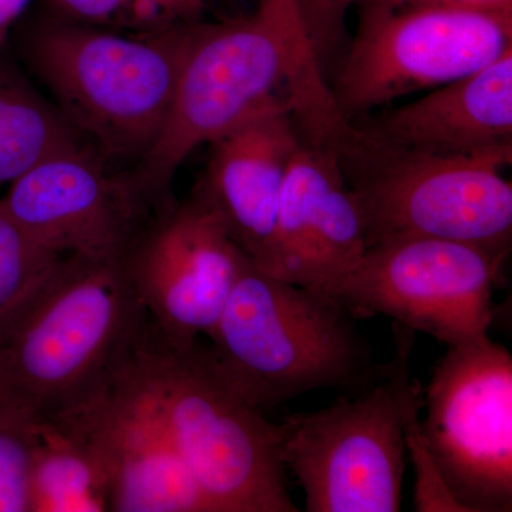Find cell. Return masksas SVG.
<instances>
[{
    "label": "cell",
    "instance_id": "cb8c5ba5",
    "mask_svg": "<svg viewBox=\"0 0 512 512\" xmlns=\"http://www.w3.org/2000/svg\"><path fill=\"white\" fill-rule=\"evenodd\" d=\"M29 0H0V46L5 42L9 29L22 15Z\"/></svg>",
    "mask_w": 512,
    "mask_h": 512
},
{
    "label": "cell",
    "instance_id": "ffe728a7",
    "mask_svg": "<svg viewBox=\"0 0 512 512\" xmlns=\"http://www.w3.org/2000/svg\"><path fill=\"white\" fill-rule=\"evenodd\" d=\"M36 417L0 386V512H29Z\"/></svg>",
    "mask_w": 512,
    "mask_h": 512
},
{
    "label": "cell",
    "instance_id": "2e32d148",
    "mask_svg": "<svg viewBox=\"0 0 512 512\" xmlns=\"http://www.w3.org/2000/svg\"><path fill=\"white\" fill-rule=\"evenodd\" d=\"M363 130L386 146L420 153L512 151V49Z\"/></svg>",
    "mask_w": 512,
    "mask_h": 512
},
{
    "label": "cell",
    "instance_id": "52a82bcc",
    "mask_svg": "<svg viewBox=\"0 0 512 512\" xmlns=\"http://www.w3.org/2000/svg\"><path fill=\"white\" fill-rule=\"evenodd\" d=\"M396 356L353 397L289 414L278 424L281 458L308 512H397L402 508L407 429L419 413L410 382L414 330L394 323Z\"/></svg>",
    "mask_w": 512,
    "mask_h": 512
},
{
    "label": "cell",
    "instance_id": "8992f818",
    "mask_svg": "<svg viewBox=\"0 0 512 512\" xmlns=\"http://www.w3.org/2000/svg\"><path fill=\"white\" fill-rule=\"evenodd\" d=\"M362 214L367 248L440 238L510 254L512 151L446 156L386 146L355 127L336 150Z\"/></svg>",
    "mask_w": 512,
    "mask_h": 512
},
{
    "label": "cell",
    "instance_id": "ba28073f",
    "mask_svg": "<svg viewBox=\"0 0 512 512\" xmlns=\"http://www.w3.org/2000/svg\"><path fill=\"white\" fill-rule=\"evenodd\" d=\"M512 49V10L362 5L333 101L346 120L477 72Z\"/></svg>",
    "mask_w": 512,
    "mask_h": 512
},
{
    "label": "cell",
    "instance_id": "8fae6325",
    "mask_svg": "<svg viewBox=\"0 0 512 512\" xmlns=\"http://www.w3.org/2000/svg\"><path fill=\"white\" fill-rule=\"evenodd\" d=\"M245 256L197 192L140 232L126 266L161 342L185 349L211 332Z\"/></svg>",
    "mask_w": 512,
    "mask_h": 512
},
{
    "label": "cell",
    "instance_id": "9c48e42d",
    "mask_svg": "<svg viewBox=\"0 0 512 512\" xmlns=\"http://www.w3.org/2000/svg\"><path fill=\"white\" fill-rule=\"evenodd\" d=\"M417 437L458 511L512 510V356L490 336L448 346Z\"/></svg>",
    "mask_w": 512,
    "mask_h": 512
},
{
    "label": "cell",
    "instance_id": "5bb4252c",
    "mask_svg": "<svg viewBox=\"0 0 512 512\" xmlns=\"http://www.w3.org/2000/svg\"><path fill=\"white\" fill-rule=\"evenodd\" d=\"M367 251L365 225L335 148L302 136L279 198L274 234L258 268L328 292Z\"/></svg>",
    "mask_w": 512,
    "mask_h": 512
},
{
    "label": "cell",
    "instance_id": "ac0fdd59",
    "mask_svg": "<svg viewBox=\"0 0 512 512\" xmlns=\"http://www.w3.org/2000/svg\"><path fill=\"white\" fill-rule=\"evenodd\" d=\"M83 146L82 136L60 111L0 56V187L47 158Z\"/></svg>",
    "mask_w": 512,
    "mask_h": 512
},
{
    "label": "cell",
    "instance_id": "9a60e30c",
    "mask_svg": "<svg viewBox=\"0 0 512 512\" xmlns=\"http://www.w3.org/2000/svg\"><path fill=\"white\" fill-rule=\"evenodd\" d=\"M301 143L292 99L284 97L208 144L207 167L194 192L256 265L274 234L286 174Z\"/></svg>",
    "mask_w": 512,
    "mask_h": 512
},
{
    "label": "cell",
    "instance_id": "7c38bea8",
    "mask_svg": "<svg viewBox=\"0 0 512 512\" xmlns=\"http://www.w3.org/2000/svg\"><path fill=\"white\" fill-rule=\"evenodd\" d=\"M103 163L86 146L47 158L9 184L0 205L53 254L126 259L146 198Z\"/></svg>",
    "mask_w": 512,
    "mask_h": 512
},
{
    "label": "cell",
    "instance_id": "3957f363",
    "mask_svg": "<svg viewBox=\"0 0 512 512\" xmlns=\"http://www.w3.org/2000/svg\"><path fill=\"white\" fill-rule=\"evenodd\" d=\"M352 315L328 292L266 274L245 256L207 336L215 362L255 409L320 389H365L382 372Z\"/></svg>",
    "mask_w": 512,
    "mask_h": 512
},
{
    "label": "cell",
    "instance_id": "603a6c76",
    "mask_svg": "<svg viewBox=\"0 0 512 512\" xmlns=\"http://www.w3.org/2000/svg\"><path fill=\"white\" fill-rule=\"evenodd\" d=\"M259 6L284 16L293 25H306L303 0H259Z\"/></svg>",
    "mask_w": 512,
    "mask_h": 512
},
{
    "label": "cell",
    "instance_id": "d6986e66",
    "mask_svg": "<svg viewBox=\"0 0 512 512\" xmlns=\"http://www.w3.org/2000/svg\"><path fill=\"white\" fill-rule=\"evenodd\" d=\"M207 0H46L59 18L131 33H156L195 22Z\"/></svg>",
    "mask_w": 512,
    "mask_h": 512
},
{
    "label": "cell",
    "instance_id": "e0dca14e",
    "mask_svg": "<svg viewBox=\"0 0 512 512\" xmlns=\"http://www.w3.org/2000/svg\"><path fill=\"white\" fill-rule=\"evenodd\" d=\"M106 511L109 477L89 437L66 416L36 420L29 512Z\"/></svg>",
    "mask_w": 512,
    "mask_h": 512
},
{
    "label": "cell",
    "instance_id": "6da1fadb",
    "mask_svg": "<svg viewBox=\"0 0 512 512\" xmlns=\"http://www.w3.org/2000/svg\"><path fill=\"white\" fill-rule=\"evenodd\" d=\"M291 97L296 120L322 130L342 119L320 76L309 30L272 10L195 26L167 119L133 175L146 201L161 198L195 148L224 136L268 104Z\"/></svg>",
    "mask_w": 512,
    "mask_h": 512
},
{
    "label": "cell",
    "instance_id": "4fadbf2b",
    "mask_svg": "<svg viewBox=\"0 0 512 512\" xmlns=\"http://www.w3.org/2000/svg\"><path fill=\"white\" fill-rule=\"evenodd\" d=\"M134 357L103 392L60 416L74 421L99 451L110 511L212 512L141 383Z\"/></svg>",
    "mask_w": 512,
    "mask_h": 512
},
{
    "label": "cell",
    "instance_id": "7a4b0ae2",
    "mask_svg": "<svg viewBox=\"0 0 512 512\" xmlns=\"http://www.w3.org/2000/svg\"><path fill=\"white\" fill-rule=\"evenodd\" d=\"M126 259L63 256L0 320V386L36 420L77 409L116 380L148 335Z\"/></svg>",
    "mask_w": 512,
    "mask_h": 512
},
{
    "label": "cell",
    "instance_id": "7402d4cb",
    "mask_svg": "<svg viewBox=\"0 0 512 512\" xmlns=\"http://www.w3.org/2000/svg\"><path fill=\"white\" fill-rule=\"evenodd\" d=\"M316 2L323 3V5L328 6L382 3V5L393 6L439 5L487 10H512V0H316Z\"/></svg>",
    "mask_w": 512,
    "mask_h": 512
},
{
    "label": "cell",
    "instance_id": "44dd1931",
    "mask_svg": "<svg viewBox=\"0 0 512 512\" xmlns=\"http://www.w3.org/2000/svg\"><path fill=\"white\" fill-rule=\"evenodd\" d=\"M62 258L37 244L0 205V320L19 308Z\"/></svg>",
    "mask_w": 512,
    "mask_h": 512
},
{
    "label": "cell",
    "instance_id": "277c9868",
    "mask_svg": "<svg viewBox=\"0 0 512 512\" xmlns=\"http://www.w3.org/2000/svg\"><path fill=\"white\" fill-rule=\"evenodd\" d=\"M195 26L120 35L53 16L36 23L22 47L80 136L103 156L140 163L163 130Z\"/></svg>",
    "mask_w": 512,
    "mask_h": 512
},
{
    "label": "cell",
    "instance_id": "5b68a950",
    "mask_svg": "<svg viewBox=\"0 0 512 512\" xmlns=\"http://www.w3.org/2000/svg\"><path fill=\"white\" fill-rule=\"evenodd\" d=\"M134 367L212 512H298L278 424L222 375L211 349H174L148 330Z\"/></svg>",
    "mask_w": 512,
    "mask_h": 512
},
{
    "label": "cell",
    "instance_id": "30bf717a",
    "mask_svg": "<svg viewBox=\"0 0 512 512\" xmlns=\"http://www.w3.org/2000/svg\"><path fill=\"white\" fill-rule=\"evenodd\" d=\"M507 256L448 239H392L367 248L328 293L357 320L386 316L447 346L464 345L488 336Z\"/></svg>",
    "mask_w": 512,
    "mask_h": 512
}]
</instances>
